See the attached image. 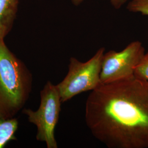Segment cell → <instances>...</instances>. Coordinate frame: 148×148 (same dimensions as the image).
<instances>
[{
    "label": "cell",
    "instance_id": "cell-1",
    "mask_svg": "<svg viewBox=\"0 0 148 148\" xmlns=\"http://www.w3.org/2000/svg\"><path fill=\"white\" fill-rule=\"evenodd\" d=\"M85 121L109 148H148V81L134 75L101 84L86 101Z\"/></svg>",
    "mask_w": 148,
    "mask_h": 148
},
{
    "label": "cell",
    "instance_id": "cell-2",
    "mask_svg": "<svg viewBox=\"0 0 148 148\" xmlns=\"http://www.w3.org/2000/svg\"><path fill=\"white\" fill-rule=\"evenodd\" d=\"M32 77L25 64L0 40V117L13 118L31 93Z\"/></svg>",
    "mask_w": 148,
    "mask_h": 148
},
{
    "label": "cell",
    "instance_id": "cell-3",
    "mask_svg": "<svg viewBox=\"0 0 148 148\" xmlns=\"http://www.w3.org/2000/svg\"><path fill=\"white\" fill-rule=\"evenodd\" d=\"M104 48H101L86 62L71 57L68 73L62 82L56 85L62 103L83 92L95 90L101 85V62Z\"/></svg>",
    "mask_w": 148,
    "mask_h": 148
},
{
    "label": "cell",
    "instance_id": "cell-4",
    "mask_svg": "<svg viewBox=\"0 0 148 148\" xmlns=\"http://www.w3.org/2000/svg\"><path fill=\"white\" fill-rule=\"evenodd\" d=\"M40 105L36 111L24 109L29 121L37 126L36 139L45 142L48 148H57L54 130L58 123L62 101L56 85L47 81L40 92Z\"/></svg>",
    "mask_w": 148,
    "mask_h": 148
},
{
    "label": "cell",
    "instance_id": "cell-5",
    "mask_svg": "<svg viewBox=\"0 0 148 148\" xmlns=\"http://www.w3.org/2000/svg\"><path fill=\"white\" fill-rule=\"evenodd\" d=\"M144 54L145 49L138 41L130 43L120 52L111 50L104 53L101 62V84L133 76L135 68Z\"/></svg>",
    "mask_w": 148,
    "mask_h": 148
},
{
    "label": "cell",
    "instance_id": "cell-6",
    "mask_svg": "<svg viewBox=\"0 0 148 148\" xmlns=\"http://www.w3.org/2000/svg\"><path fill=\"white\" fill-rule=\"evenodd\" d=\"M20 0H0V40H5L16 20Z\"/></svg>",
    "mask_w": 148,
    "mask_h": 148
},
{
    "label": "cell",
    "instance_id": "cell-7",
    "mask_svg": "<svg viewBox=\"0 0 148 148\" xmlns=\"http://www.w3.org/2000/svg\"><path fill=\"white\" fill-rule=\"evenodd\" d=\"M18 128V121L16 118L0 117V148H4L10 140H16L15 133Z\"/></svg>",
    "mask_w": 148,
    "mask_h": 148
},
{
    "label": "cell",
    "instance_id": "cell-8",
    "mask_svg": "<svg viewBox=\"0 0 148 148\" xmlns=\"http://www.w3.org/2000/svg\"><path fill=\"white\" fill-rule=\"evenodd\" d=\"M134 75L138 79L148 81V52L145 53L143 58L135 68Z\"/></svg>",
    "mask_w": 148,
    "mask_h": 148
},
{
    "label": "cell",
    "instance_id": "cell-9",
    "mask_svg": "<svg viewBox=\"0 0 148 148\" xmlns=\"http://www.w3.org/2000/svg\"><path fill=\"white\" fill-rule=\"evenodd\" d=\"M127 8L130 12L148 16V0H132L128 4Z\"/></svg>",
    "mask_w": 148,
    "mask_h": 148
},
{
    "label": "cell",
    "instance_id": "cell-10",
    "mask_svg": "<svg viewBox=\"0 0 148 148\" xmlns=\"http://www.w3.org/2000/svg\"><path fill=\"white\" fill-rule=\"evenodd\" d=\"M84 0H71L72 2L74 5H78L83 1ZM112 5H113L116 9H119L122 5L126 2L127 0H110Z\"/></svg>",
    "mask_w": 148,
    "mask_h": 148
},
{
    "label": "cell",
    "instance_id": "cell-11",
    "mask_svg": "<svg viewBox=\"0 0 148 148\" xmlns=\"http://www.w3.org/2000/svg\"><path fill=\"white\" fill-rule=\"evenodd\" d=\"M38 1H40V0H38Z\"/></svg>",
    "mask_w": 148,
    "mask_h": 148
}]
</instances>
